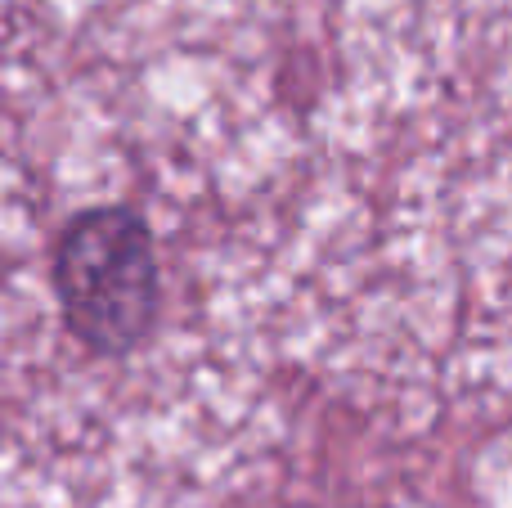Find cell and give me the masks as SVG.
<instances>
[{"label":"cell","mask_w":512,"mask_h":508,"mask_svg":"<svg viewBox=\"0 0 512 508\" xmlns=\"http://www.w3.org/2000/svg\"><path fill=\"white\" fill-rule=\"evenodd\" d=\"M54 293L63 324L99 356H126L158 324L162 270L144 216L95 207L68 221L54 252Z\"/></svg>","instance_id":"cell-1"}]
</instances>
